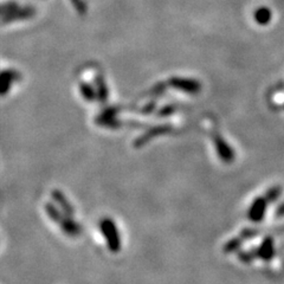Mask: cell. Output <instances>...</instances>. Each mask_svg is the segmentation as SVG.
I'll return each instance as SVG.
<instances>
[{
    "label": "cell",
    "mask_w": 284,
    "mask_h": 284,
    "mask_svg": "<svg viewBox=\"0 0 284 284\" xmlns=\"http://www.w3.org/2000/svg\"><path fill=\"white\" fill-rule=\"evenodd\" d=\"M36 16V8L32 6H21L16 1H6L1 5L2 24H11L13 22L26 21Z\"/></svg>",
    "instance_id": "obj_1"
},
{
    "label": "cell",
    "mask_w": 284,
    "mask_h": 284,
    "mask_svg": "<svg viewBox=\"0 0 284 284\" xmlns=\"http://www.w3.org/2000/svg\"><path fill=\"white\" fill-rule=\"evenodd\" d=\"M100 230L107 242L109 251L113 254H117L121 250V238L120 232L117 230L115 222L111 218L105 217L100 222Z\"/></svg>",
    "instance_id": "obj_2"
},
{
    "label": "cell",
    "mask_w": 284,
    "mask_h": 284,
    "mask_svg": "<svg viewBox=\"0 0 284 284\" xmlns=\"http://www.w3.org/2000/svg\"><path fill=\"white\" fill-rule=\"evenodd\" d=\"M168 87L182 91L189 95H197L202 91V83L194 78H186V77H171L167 81Z\"/></svg>",
    "instance_id": "obj_3"
},
{
    "label": "cell",
    "mask_w": 284,
    "mask_h": 284,
    "mask_svg": "<svg viewBox=\"0 0 284 284\" xmlns=\"http://www.w3.org/2000/svg\"><path fill=\"white\" fill-rule=\"evenodd\" d=\"M213 145L216 148L217 155L222 160L224 163H232L236 159V154H234L233 148L225 141V139L219 134H216L213 136Z\"/></svg>",
    "instance_id": "obj_4"
},
{
    "label": "cell",
    "mask_w": 284,
    "mask_h": 284,
    "mask_svg": "<svg viewBox=\"0 0 284 284\" xmlns=\"http://www.w3.org/2000/svg\"><path fill=\"white\" fill-rule=\"evenodd\" d=\"M169 130H172V127H169L167 125H161V126H155V127L149 128L146 133H143L142 135L136 137L135 141H134L133 146L135 148H141L145 145L151 141L152 139H155L157 136L165 135V134L169 133Z\"/></svg>",
    "instance_id": "obj_5"
},
{
    "label": "cell",
    "mask_w": 284,
    "mask_h": 284,
    "mask_svg": "<svg viewBox=\"0 0 284 284\" xmlns=\"http://www.w3.org/2000/svg\"><path fill=\"white\" fill-rule=\"evenodd\" d=\"M268 199L265 197H258L251 204L250 208L248 211V217L251 222L259 223L264 219L268 207Z\"/></svg>",
    "instance_id": "obj_6"
},
{
    "label": "cell",
    "mask_w": 284,
    "mask_h": 284,
    "mask_svg": "<svg viewBox=\"0 0 284 284\" xmlns=\"http://www.w3.org/2000/svg\"><path fill=\"white\" fill-rule=\"evenodd\" d=\"M21 79V74L18 71L12 70V69H7L4 70L1 74V95L5 96L8 91L11 90V87L16 81Z\"/></svg>",
    "instance_id": "obj_7"
},
{
    "label": "cell",
    "mask_w": 284,
    "mask_h": 284,
    "mask_svg": "<svg viewBox=\"0 0 284 284\" xmlns=\"http://www.w3.org/2000/svg\"><path fill=\"white\" fill-rule=\"evenodd\" d=\"M51 198H52L53 202L59 206L62 212H64V213L69 217H74L75 210L73 205L69 203V200L65 198L62 191H59V189H53V191L51 192Z\"/></svg>",
    "instance_id": "obj_8"
},
{
    "label": "cell",
    "mask_w": 284,
    "mask_h": 284,
    "mask_svg": "<svg viewBox=\"0 0 284 284\" xmlns=\"http://www.w3.org/2000/svg\"><path fill=\"white\" fill-rule=\"evenodd\" d=\"M256 252V256L257 258H260V259L263 260H270L272 257H274L275 255V248H274V242H272V239L270 237L265 238V239L263 240L262 244H260L259 246L255 250Z\"/></svg>",
    "instance_id": "obj_9"
},
{
    "label": "cell",
    "mask_w": 284,
    "mask_h": 284,
    "mask_svg": "<svg viewBox=\"0 0 284 284\" xmlns=\"http://www.w3.org/2000/svg\"><path fill=\"white\" fill-rule=\"evenodd\" d=\"M95 89H96L97 100L101 103L107 102L109 97V91L107 83H105L104 77H103L102 75H97V76L95 77Z\"/></svg>",
    "instance_id": "obj_10"
},
{
    "label": "cell",
    "mask_w": 284,
    "mask_h": 284,
    "mask_svg": "<svg viewBox=\"0 0 284 284\" xmlns=\"http://www.w3.org/2000/svg\"><path fill=\"white\" fill-rule=\"evenodd\" d=\"M271 18H272V13H271L270 8L269 7L260 6V7H258L257 10L254 12L255 22H256L258 25H260V26L268 25L269 23L271 22Z\"/></svg>",
    "instance_id": "obj_11"
},
{
    "label": "cell",
    "mask_w": 284,
    "mask_h": 284,
    "mask_svg": "<svg viewBox=\"0 0 284 284\" xmlns=\"http://www.w3.org/2000/svg\"><path fill=\"white\" fill-rule=\"evenodd\" d=\"M79 91H81L82 97L85 101L93 102L97 99L96 89L87 82H79Z\"/></svg>",
    "instance_id": "obj_12"
},
{
    "label": "cell",
    "mask_w": 284,
    "mask_h": 284,
    "mask_svg": "<svg viewBox=\"0 0 284 284\" xmlns=\"http://www.w3.org/2000/svg\"><path fill=\"white\" fill-rule=\"evenodd\" d=\"M95 121H96L97 125L101 126V127L110 128V129H117L122 126V123L120 122L119 120H116V117H105V116L99 115L96 117Z\"/></svg>",
    "instance_id": "obj_13"
},
{
    "label": "cell",
    "mask_w": 284,
    "mask_h": 284,
    "mask_svg": "<svg viewBox=\"0 0 284 284\" xmlns=\"http://www.w3.org/2000/svg\"><path fill=\"white\" fill-rule=\"evenodd\" d=\"M244 240L242 239V237L238 236V237H233L231 238L229 242H226L224 244V248H223V251L225 252V254H232V252H236L238 249L242 246Z\"/></svg>",
    "instance_id": "obj_14"
},
{
    "label": "cell",
    "mask_w": 284,
    "mask_h": 284,
    "mask_svg": "<svg viewBox=\"0 0 284 284\" xmlns=\"http://www.w3.org/2000/svg\"><path fill=\"white\" fill-rule=\"evenodd\" d=\"M281 193H282V188H281L280 186H276V187H271L270 189H268V192H266L264 197L268 199L269 203H272L278 199V197L281 196Z\"/></svg>",
    "instance_id": "obj_15"
},
{
    "label": "cell",
    "mask_w": 284,
    "mask_h": 284,
    "mask_svg": "<svg viewBox=\"0 0 284 284\" xmlns=\"http://www.w3.org/2000/svg\"><path fill=\"white\" fill-rule=\"evenodd\" d=\"M238 258H239V260L242 263H245V264H249L251 263L252 260L255 259V258H257L256 256V252L255 250L252 251H242L238 254Z\"/></svg>",
    "instance_id": "obj_16"
},
{
    "label": "cell",
    "mask_w": 284,
    "mask_h": 284,
    "mask_svg": "<svg viewBox=\"0 0 284 284\" xmlns=\"http://www.w3.org/2000/svg\"><path fill=\"white\" fill-rule=\"evenodd\" d=\"M176 110H177V107L174 104L165 105V107H162L159 111H157V116H161V117L171 116L172 114H174V111Z\"/></svg>",
    "instance_id": "obj_17"
},
{
    "label": "cell",
    "mask_w": 284,
    "mask_h": 284,
    "mask_svg": "<svg viewBox=\"0 0 284 284\" xmlns=\"http://www.w3.org/2000/svg\"><path fill=\"white\" fill-rule=\"evenodd\" d=\"M71 2H73L74 7L76 8V11L81 14V16H84V14L87 13V5L84 4L83 0H71Z\"/></svg>",
    "instance_id": "obj_18"
},
{
    "label": "cell",
    "mask_w": 284,
    "mask_h": 284,
    "mask_svg": "<svg viewBox=\"0 0 284 284\" xmlns=\"http://www.w3.org/2000/svg\"><path fill=\"white\" fill-rule=\"evenodd\" d=\"M258 232L256 230H254V229H245V230H243L240 232L239 236L242 237L243 240H249V239H252L254 237L257 236Z\"/></svg>",
    "instance_id": "obj_19"
},
{
    "label": "cell",
    "mask_w": 284,
    "mask_h": 284,
    "mask_svg": "<svg viewBox=\"0 0 284 284\" xmlns=\"http://www.w3.org/2000/svg\"><path fill=\"white\" fill-rule=\"evenodd\" d=\"M166 87H168V84L167 83H161V84H156L155 87H154L153 89H152V94H154V95H161L165 93V90H166Z\"/></svg>",
    "instance_id": "obj_20"
},
{
    "label": "cell",
    "mask_w": 284,
    "mask_h": 284,
    "mask_svg": "<svg viewBox=\"0 0 284 284\" xmlns=\"http://www.w3.org/2000/svg\"><path fill=\"white\" fill-rule=\"evenodd\" d=\"M155 101H152V102H149L147 103V104L145 105V107H142L141 108V113L142 114H145V115H148V114H151L152 111H154V109H155Z\"/></svg>",
    "instance_id": "obj_21"
},
{
    "label": "cell",
    "mask_w": 284,
    "mask_h": 284,
    "mask_svg": "<svg viewBox=\"0 0 284 284\" xmlns=\"http://www.w3.org/2000/svg\"><path fill=\"white\" fill-rule=\"evenodd\" d=\"M276 216L277 217H283L284 216V203L281 204L276 210Z\"/></svg>",
    "instance_id": "obj_22"
}]
</instances>
